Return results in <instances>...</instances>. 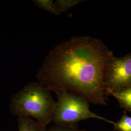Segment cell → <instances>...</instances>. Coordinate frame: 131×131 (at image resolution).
Wrapping results in <instances>:
<instances>
[{"label": "cell", "mask_w": 131, "mask_h": 131, "mask_svg": "<svg viewBox=\"0 0 131 131\" xmlns=\"http://www.w3.org/2000/svg\"><path fill=\"white\" fill-rule=\"evenodd\" d=\"M113 52L101 40L74 37L48 53L36 77L56 94L67 91L89 103H107L105 78Z\"/></svg>", "instance_id": "6da1fadb"}, {"label": "cell", "mask_w": 131, "mask_h": 131, "mask_svg": "<svg viewBox=\"0 0 131 131\" xmlns=\"http://www.w3.org/2000/svg\"><path fill=\"white\" fill-rule=\"evenodd\" d=\"M51 92L39 82H30L13 97L11 108L18 117L32 118L44 126L52 121L56 105Z\"/></svg>", "instance_id": "7a4b0ae2"}, {"label": "cell", "mask_w": 131, "mask_h": 131, "mask_svg": "<svg viewBox=\"0 0 131 131\" xmlns=\"http://www.w3.org/2000/svg\"><path fill=\"white\" fill-rule=\"evenodd\" d=\"M57 101L53 115L55 125H76L77 123L90 118L103 121L113 125L114 122L92 112L89 109V103L84 99L63 91L56 94Z\"/></svg>", "instance_id": "3957f363"}, {"label": "cell", "mask_w": 131, "mask_h": 131, "mask_svg": "<svg viewBox=\"0 0 131 131\" xmlns=\"http://www.w3.org/2000/svg\"><path fill=\"white\" fill-rule=\"evenodd\" d=\"M105 84L107 96L131 85V53L113 57L108 66Z\"/></svg>", "instance_id": "277c9868"}, {"label": "cell", "mask_w": 131, "mask_h": 131, "mask_svg": "<svg viewBox=\"0 0 131 131\" xmlns=\"http://www.w3.org/2000/svg\"><path fill=\"white\" fill-rule=\"evenodd\" d=\"M118 102L121 107L131 113V85L111 94Z\"/></svg>", "instance_id": "5b68a950"}, {"label": "cell", "mask_w": 131, "mask_h": 131, "mask_svg": "<svg viewBox=\"0 0 131 131\" xmlns=\"http://www.w3.org/2000/svg\"><path fill=\"white\" fill-rule=\"evenodd\" d=\"M18 124L19 131H48L46 127L30 117H18Z\"/></svg>", "instance_id": "8992f818"}, {"label": "cell", "mask_w": 131, "mask_h": 131, "mask_svg": "<svg viewBox=\"0 0 131 131\" xmlns=\"http://www.w3.org/2000/svg\"><path fill=\"white\" fill-rule=\"evenodd\" d=\"M33 3L39 8L45 10L56 15L61 14L52 0H34Z\"/></svg>", "instance_id": "52a82bcc"}, {"label": "cell", "mask_w": 131, "mask_h": 131, "mask_svg": "<svg viewBox=\"0 0 131 131\" xmlns=\"http://www.w3.org/2000/svg\"><path fill=\"white\" fill-rule=\"evenodd\" d=\"M113 125L115 131H131V117L124 112L121 119L118 122H114Z\"/></svg>", "instance_id": "ba28073f"}, {"label": "cell", "mask_w": 131, "mask_h": 131, "mask_svg": "<svg viewBox=\"0 0 131 131\" xmlns=\"http://www.w3.org/2000/svg\"><path fill=\"white\" fill-rule=\"evenodd\" d=\"M84 1L82 0H57L55 4L60 13L67 11L76 5L79 4Z\"/></svg>", "instance_id": "9c48e42d"}, {"label": "cell", "mask_w": 131, "mask_h": 131, "mask_svg": "<svg viewBox=\"0 0 131 131\" xmlns=\"http://www.w3.org/2000/svg\"><path fill=\"white\" fill-rule=\"evenodd\" d=\"M48 131H86L80 129L76 125H54L48 129Z\"/></svg>", "instance_id": "30bf717a"}]
</instances>
